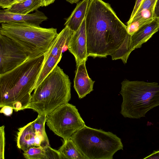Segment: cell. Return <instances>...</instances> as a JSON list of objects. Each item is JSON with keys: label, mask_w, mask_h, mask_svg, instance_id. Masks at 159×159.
<instances>
[{"label": "cell", "mask_w": 159, "mask_h": 159, "mask_svg": "<svg viewBox=\"0 0 159 159\" xmlns=\"http://www.w3.org/2000/svg\"><path fill=\"white\" fill-rule=\"evenodd\" d=\"M43 148L44 151V159H61L60 154L58 150L52 148L49 145H46L43 147Z\"/></svg>", "instance_id": "21"}, {"label": "cell", "mask_w": 159, "mask_h": 159, "mask_svg": "<svg viewBox=\"0 0 159 159\" xmlns=\"http://www.w3.org/2000/svg\"><path fill=\"white\" fill-rule=\"evenodd\" d=\"M71 83L68 76L57 65L34 90L26 109L47 115L71 97Z\"/></svg>", "instance_id": "3"}, {"label": "cell", "mask_w": 159, "mask_h": 159, "mask_svg": "<svg viewBox=\"0 0 159 159\" xmlns=\"http://www.w3.org/2000/svg\"><path fill=\"white\" fill-rule=\"evenodd\" d=\"M86 159H112L123 150L121 139L110 132L86 125L70 138Z\"/></svg>", "instance_id": "6"}, {"label": "cell", "mask_w": 159, "mask_h": 159, "mask_svg": "<svg viewBox=\"0 0 159 159\" xmlns=\"http://www.w3.org/2000/svg\"><path fill=\"white\" fill-rule=\"evenodd\" d=\"M46 122L50 129L63 140L86 125L76 107L68 102L48 114Z\"/></svg>", "instance_id": "7"}, {"label": "cell", "mask_w": 159, "mask_h": 159, "mask_svg": "<svg viewBox=\"0 0 159 159\" xmlns=\"http://www.w3.org/2000/svg\"><path fill=\"white\" fill-rule=\"evenodd\" d=\"M86 61H83L77 67L74 80V87L80 99L84 98L93 90L95 81L89 76L85 65Z\"/></svg>", "instance_id": "11"}, {"label": "cell", "mask_w": 159, "mask_h": 159, "mask_svg": "<svg viewBox=\"0 0 159 159\" xmlns=\"http://www.w3.org/2000/svg\"><path fill=\"white\" fill-rule=\"evenodd\" d=\"M89 0H82L79 2L64 24L74 32L77 31L85 17Z\"/></svg>", "instance_id": "14"}, {"label": "cell", "mask_w": 159, "mask_h": 159, "mask_svg": "<svg viewBox=\"0 0 159 159\" xmlns=\"http://www.w3.org/2000/svg\"><path fill=\"white\" fill-rule=\"evenodd\" d=\"M67 2L70 3L71 4H73L77 3L80 0H66Z\"/></svg>", "instance_id": "31"}, {"label": "cell", "mask_w": 159, "mask_h": 159, "mask_svg": "<svg viewBox=\"0 0 159 159\" xmlns=\"http://www.w3.org/2000/svg\"><path fill=\"white\" fill-rule=\"evenodd\" d=\"M55 0H41L42 7H46L53 3Z\"/></svg>", "instance_id": "29"}, {"label": "cell", "mask_w": 159, "mask_h": 159, "mask_svg": "<svg viewBox=\"0 0 159 159\" xmlns=\"http://www.w3.org/2000/svg\"><path fill=\"white\" fill-rule=\"evenodd\" d=\"M29 58L24 50L15 42L0 34V75L14 69Z\"/></svg>", "instance_id": "9"}, {"label": "cell", "mask_w": 159, "mask_h": 159, "mask_svg": "<svg viewBox=\"0 0 159 159\" xmlns=\"http://www.w3.org/2000/svg\"><path fill=\"white\" fill-rule=\"evenodd\" d=\"M0 112L3 113L7 116H11L13 113V108L8 106H5L2 107Z\"/></svg>", "instance_id": "24"}, {"label": "cell", "mask_w": 159, "mask_h": 159, "mask_svg": "<svg viewBox=\"0 0 159 159\" xmlns=\"http://www.w3.org/2000/svg\"><path fill=\"white\" fill-rule=\"evenodd\" d=\"M154 16L156 18H159V0H157L154 10Z\"/></svg>", "instance_id": "28"}, {"label": "cell", "mask_w": 159, "mask_h": 159, "mask_svg": "<svg viewBox=\"0 0 159 159\" xmlns=\"http://www.w3.org/2000/svg\"><path fill=\"white\" fill-rule=\"evenodd\" d=\"M5 126L2 125L0 127V159H4L5 138Z\"/></svg>", "instance_id": "23"}, {"label": "cell", "mask_w": 159, "mask_h": 159, "mask_svg": "<svg viewBox=\"0 0 159 159\" xmlns=\"http://www.w3.org/2000/svg\"><path fill=\"white\" fill-rule=\"evenodd\" d=\"M143 159H159V150L154 151L151 154Z\"/></svg>", "instance_id": "26"}, {"label": "cell", "mask_w": 159, "mask_h": 159, "mask_svg": "<svg viewBox=\"0 0 159 159\" xmlns=\"http://www.w3.org/2000/svg\"><path fill=\"white\" fill-rule=\"evenodd\" d=\"M31 122L18 129L16 137L17 147L24 152L34 146L36 133L34 131Z\"/></svg>", "instance_id": "15"}, {"label": "cell", "mask_w": 159, "mask_h": 159, "mask_svg": "<svg viewBox=\"0 0 159 159\" xmlns=\"http://www.w3.org/2000/svg\"><path fill=\"white\" fill-rule=\"evenodd\" d=\"M74 32L68 27L65 26L54 39L44 54L43 62L34 89L60 62L63 48L66 45L67 46L69 40Z\"/></svg>", "instance_id": "8"}, {"label": "cell", "mask_w": 159, "mask_h": 159, "mask_svg": "<svg viewBox=\"0 0 159 159\" xmlns=\"http://www.w3.org/2000/svg\"><path fill=\"white\" fill-rule=\"evenodd\" d=\"M40 7H42L41 0H24L5 10L11 13L26 14L38 10Z\"/></svg>", "instance_id": "18"}, {"label": "cell", "mask_w": 159, "mask_h": 159, "mask_svg": "<svg viewBox=\"0 0 159 159\" xmlns=\"http://www.w3.org/2000/svg\"><path fill=\"white\" fill-rule=\"evenodd\" d=\"M154 10L153 8L147 9L135 15L131 21L127 23L128 34L131 36L141 27L153 20L156 18Z\"/></svg>", "instance_id": "16"}, {"label": "cell", "mask_w": 159, "mask_h": 159, "mask_svg": "<svg viewBox=\"0 0 159 159\" xmlns=\"http://www.w3.org/2000/svg\"><path fill=\"white\" fill-rule=\"evenodd\" d=\"M157 0H143L134 16L144 10L150 8L154 9L155 7Z\"/></svg>", "instance_id": "22"}, {"label": "cell", "mask_w": 159, "mask_h": 159, "mask_svg": "<svg viewBox=\"0 0 159 159\" xmlns=\"http://www.w3.org/2000/svg\"><path fill=\"white\" fill-rule=\"evenodd\" d=\"M48 19L45 14L39 10L33 13L16 14L6 11L5 9L0 10V23L9 22H20L40 26L43 21Z\"/></svg>", "instance_id": "12"}, {"label": "cell", "mask_w": 159, "mask_h": 159, "mask_svg": "<svg viewBox=\"0 0 159 159\" xmlns=\"http://www.w3.org/2000/svg\"><path fill=\"white\" fill-rule=\"evenodd\" d=\"M88 56L121 59L124 64L132 51L131 36L110 5L89 0L85 17Z\"/></svg>", "instance_id": "1"}, {"label": "cell", "mask_w": 159, "mask_h": 159, "mask_svg": "<svg viewBox=\"0 0 159 159\" xmlns=\"http://www.w3.org/2000/svg\"><path fill=\"white\" fill-rule=\"evenodd\" d=\"M23 155L26 159H44V149L41 146H33L24 151Z\"/></svg>", "instance_id": "20"}, {"label": "cell", "mask_w": 159, "mask_h": 159, "mask_svg": "<svg viewBox=\"0 0 159 159\" xmlns=\"http://www.w3.org/2000/svg\"><path fill=\"white\" fill-rule=\"evenodd\" d=\"M44 54L31 58L0 75V107L8 106L16 111L26 109L43 64Z\"/></svg>", "instance_id": "2"}, {"label": "cell", "mask_w": 159, "mask_h": 159, "mask_svg": "<svg viewBox=\"0 0 159 159\" xmlns=\"http://www.w3.org/2000/svg\"><path fill=\"white\" fill-rule=\"evenodd\" d=\"M143 0H136L130 18L127 23L130 22L132 20Z\"/></svg>", "instance_id": "25"}, {"label": "cell", "mask_w": 159, "mask_h": 159, "mask_svg": "<svg viewBox=\"0 0 159 159\" xmlns=\"http://www.w3.org/2000/svg\"><path fill=\"white\" fill-rule=\"evenodd\" d=\"M47 115L45 114H38L37 118L32 121V127L36 134L41 135L43 138L42 147L49 145V140L46 133L45 125L46 122Z\"/></svg>", "instance_id": "19"}, {"label": "cell", "mask_w": 159, "mask_h": 159, "mask_svg": "<svg viewBox=\"0 0 159 159\" xmlns=\"http://www.w3.org/2000/svg\"><path fill=\"white\" fill-rule=\"evenodd\" d=\"M0 6L2 8H8L10 7L9 0H0Z\"/></svg>", "instance_id": "27"}, {"label": "cell", "mask_w": 159, "mask_h": 159, "mask_svg": "<svg viewBox=\"0 0 159 159\" xmlns=\"http://www.w3.org/2000/svg\"><path fill=\"white\" fill-rule=\"evenodd\" d=\"M23 0H9L10 7L14 4L20 2Z\"/></svg>", "instance_id": "30"}, {"label": "cell", "mask_w": 159, "mask_h": 159, "mask_svg": "<svg viewBox=\"0 0 159 159\" xmlns=\"http://www.w3.org/2000/svg\"><path fill=\"white\" fill-rule=\"evenodd\" d=\"M67 48L75 57L76 67L83 61H87L88 56L85 18L78 30L74 32L70 37Z\"/></svg>", "instance_id": "10"}, {"label": "cell", "mask_w": 159, "mask_h": 159, "mask_svg": "<svg viewBox=\"0 0 159 159\" xmlns=\"http://www.w3.org/2000/svg\"><path fill=\"white\" fill-rule=\"evenodd\" d=\"M1 24L0 34L15 42L30 58L45 54L58 34L56 28H44L25 22Z\"/></svg>", "instance_id": "4"}, {"label": "cell", "mask_w": 159, "mask_h": 159, "mask_svg": "<svg viewBox=\"0 0 159 159\" xmlns=\"http://www.w3.org/2000/svg\"><path fill=\"white\" fill-rule=\"evenodd\" d=\"M120 93L123 101L120 113L125 118L138 119L144 117L149 110L159 106V84L143 81L122 83Z\"/></svg>", "instance_id": "5"}, {"label": "cell", "mask_w": 159, "mask_h": 159, "mask_svg": "<svg viewBox=\"0 0 159 159\" xmlns=\"http://www.w3.org/2000/svg\"><path fill=\"white\" fill-rule=\"evenodd\" d=\"M58 150L61 159H86L71 138L63 140Z\"/></svg>", "instance_id": "17"}, {"label": "cell", "mask_w": 159, "mask_h": 159, "mask_svg": "<svg viewBox=\"0 0 159 159\" xmlns=\"http://www.w3.org/2000/svg\"><path fill=\"white\" fill-rule=\"evenodd\" d=\"M159 30V18H157L139 29L131 36V47L132 51L140 48Z\"/></svg>", "instance_id": "13"}]
</instances>
